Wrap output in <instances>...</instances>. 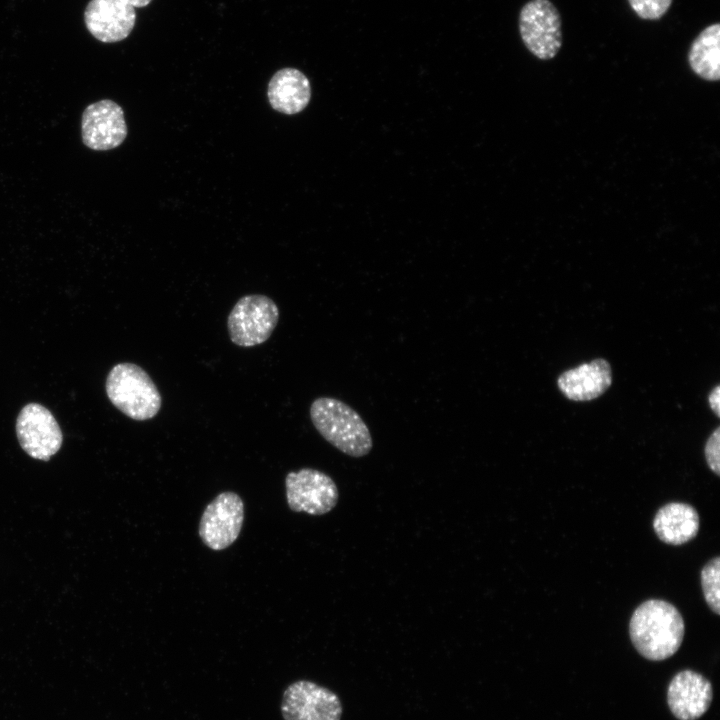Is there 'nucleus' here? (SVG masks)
I'll return each instance as SVG.
<instances>
[{
  "label": "nucleus",
  "instance_id": "1",
  "mask_svg": "<svg viewBox=\"0 0 720 720\" xmlns=\"http://www.w3.org/2000/svg\"><path fill=\"white\" fill-rule=\"evenodd\" d=\"M685 625L675 606L660 599H650L633 612L629 634L636 650L646 659L661 661L680 648Z\"/></svg>",
  "mask_w": 720,
  "mask_h": 720
},
{
  "label": "nucleus",
  "instance_id": "2",
  "mask_svg": "<svg viewBox=\"0 0 720 720\" xmlns=\"http://www.w3.org/2000/svg\"><path fill=\"white\" fill-rule=\"evenodd\" d=\"M311 421L319 434L342 453L360 458L373 447L368 426L351 406L332 397L316 398L310 406Z\"/></svg>",
  "mask_w": 720,
  "mask_h": 720
},
{
  "label": "nucleus",
  "instance_id": "3",
  "mask_svg": "<svg viewBox=\"0 0 720 720\" xmlns=\"http://www.w3.org/2000/svg\"><path fill=\"white\" fill-rule=\"evenodd\" d=\"M110 402L123 414L137 421L154 418L162 398L149 374L140 366L124 362L112 367L105 383Z\"/></svg>",
  "mask_w": 720,
  "mask_h": 720
},
{
  "label": "nucleus",
  "instance_id": "4",
  "mask_svg": "<svg viewBox=\"0 0 720 720\" xmlns=\"http://www.w3.org/2000/svg\"><path fill=\"white\" fill-rule=\"evenodd\" d=\"M279 320L276 303L266 295L250 294L241 297L227 319L230 340L240 347L264 343Z\"/></svg>",
  "mask_w": 720,
  "mask_h": 720
},
{
  "label": "nucleus",
  "instance_id": "5",
  "mask_svg": "<svg viewBox=\"0 0 720 720\" xmlns=\"http://www.w3.org/2000/svg\"><path fill=\"white\" fill-rule=\"evenodd\" d=\"M519 32L526 48L541 60L554 58L562 46L561 17L549 0H530L521 8Z\"/></svg>",
  "mask_w": 720,
  "mask_h": 720
},
{
  "label": "nucleus",
  "instance_id": "6",
  "mask_svg": "<svg viewBox=\"0 0 720 720\" xmlns=\"http://www.w3.org/2000/svg\"><path fill=\"white\" fill-rule=\"evenodd\" d=\"M286 499L294 512L324 515L338 502V488L327 474L313 468H302L287 474Z\"/></svg>",
  "mask_w": 720,
  "mask_h": 720
},
{
  "label": "nucleus",
  "instance_id": "7",
  "mask_svg": "<svg viewBox=\"0 0 720 720\" xmlns=\"http://www.w3.org/2000/svg\"><path fill=\"white\" fill-rule=\"evenodd\" d=\"M244 520L241 497L231 491L218 494L204 509L199 536L212 550H223L238 538Z\"/></svg>",
  "mask_w": 720,
  "mask_h": 720
},
{
  "label": "nucleus",
  "instance_id": "8",
  "mask_svg": "<svg viewBox=\"0 0 720 720\" xmlns=\"http://www.w3.org/2000/svg\"><path fill=\"white\" fill-rule=\"evenodd\" d=\"M280 708L284 720H340L343 712L333 691L308 680L291 683Z\"/></svg>",
  "mask_w": 720,
  "mask_h": 720
},
{
  "label": "nucleus",
  "instance_id": "9",
  "mask_svg": "<svg viewBox=\"0 0 720 720\" xmlns=\"http://www.w3.org/2000/svg\"><path fill=\"white\" fill-rule=\"evenodd\" d=\"M16 434L22 449L32 458L47 461L63 441L62 431L53 414L43 405L29 403L18 414Z\"/></svg>",
  "mask_w": 720,
  "mask_h": 720
},
{
  "label": "nucleus",
  "instance_id": "10",
  "mask_svg": "<svg viewBox=\"0 0 720 720\" xmlns=\"http://www.w3.org/2000/svg\"><path fill=\"white\" fill-rule=\"evenodd\" d=\"M81 133L84 145L106 151L120 146L127 136L123 109L109 99L88 105L82 114Z\"/></svg>",
  "mask_w": 720,
  "mask_h": 720
},
{
  "label": "nucleus",
  "instance_id": "11",
  "mask_svg": "<svg viewBox=\"0 0 720 720\" xmlns=\"http://www.w3.org/2000/svg\"><path fill=\"white\" fill-rule=\"evenodd\" d=\"M712 685L703 675L683 670L671 680L667 702L672 714L679 720H696L710 707Z\"/></svg>",
  "mask_w": 720,
  "mask_h": 720
},
{
  "label": "nucleus",
  "instance_id": "12",
  "mask_svg": "<svg viewBox=\"0 0 720 720\" xmlns=\"http://www.w3.org/2000/svg\"><path fill=\"white\" fill-rule=\"evenodd\" d=\"M88 31L99 41L124 40L134 28L135 9L121 0H91L84 12Z\"/></svg>",
  "mask_w": 720,
  "mask_h": 720
},
{
  "label": "nucleus",
  "instance_id": "13",
  "mask_svg": "<svg viewBox=\"0 0 720 720\" xmlns=\"http://www.w3.org/2000/svg\"><path fill=\"white\" fill-rule=\"evenodd\" d=\"M611 383V366L602 358L566 370L557 380L562 394L572 401L593 400L601 396Z\"/></svg>",
  "mask_w": 720,
  "mask_h": 720
},
{
  "label": "nucleus",
  "instance_id": "14",
  "mask_svg": "<svg viewBox=\"0 0 720 720\" xmlns=\"http://www.w3.org/2000/svg\"><path fill=\"white\" fill-rule=\"evenodd\" d=\"M267 96L274 110L287 115L296 114L304 110L310 101V82L301 71L283 68L269 81Z\"/></svg>",
  "mask_w": 720,
  "mask_h": 720
},
{
  "label": "nucleus",
  "instance_id": "15",
  "mask_svg": "<svg viewBox=\"0 0 720 720\" xmlns=\"http://www.w3.org/2000/svg\"><path fill=\"white\" fill-rule=\"evenodd\" d=\"M653 528L662 542L681 545L697 535L699 515L689 504L668 503L657 511L653 520Z\"/></svg>",
  "mask_w": 720,
  "mask_h": 720
},
{
  "label": "nucleus",
  "instance_id": "16",
  "mask_svg": "<svg viewBox=\"0 0 720 720\" xmlns=\"http://www.w3.org/2000/svg\"><path fill=\"white\" fill-rule=\"evenodd\" d=\"M688 63L691 70L707 81L720 79V24L704 28L693 40Z\"/></svg>",
  "mask_w": 720,
  "mask_h": 720
},
{
  "label": "nucleus",
  "instance_id": "17",
  "mask_svg": "<svg viewBox=\"0 0 720 720\" xmlns=\"http://www.w3.org/2000/svg\"><path fill=\"white\" fill-rule=\"evenodd\" d=\"M701 586L709 608L720 614V558L711 559L701 570Z\"/></svg>",
  "mask_w": 720,
  "mask_h": 720
},
{
  "label": "nucleus",
  "instance_id": "18",
  "mask_svg": "<svg viewBox=\"0 0 720 720\" xmlns=\"http://www.w3.org/2000/svg\"><path fill=\"white\" fill-rule=\"evenodd\" d=\"M637 16L644 20H658L669 10L673 0H627Z\"/></svg>",
  "mask_w": 720,
  "mask_h": 720
},
{
  "label": "nucleus",
  "instance_id": "19",
  "mask_svg": "<svg viewBox=\"0 0 720 720\" xmlns=\"http://www.w3.org/2000/svg\"><path fill=\"white\" fill-rule=\"evenodd\" d=\"M720 428L709 436L705 444V458L709 468L716 474L720 475Z\"/></svg>",
  "mask_w": 720,
  "mask_h": 720
},
{
  "label": "nucleus",
  "instance_id": "20",
  "mask_svg": "<svg viewBox=\"0 0 720 720\" xmlns=\"http://www.w3.org/2000/svg\"><path fill=\"white\" fill-rule=\"evenodd\" d=\"M708 402L712 411L717 417H720V386L717 385L712 389L708 396Z\"/></svg>",
  "mask_w": 720,
  "mask_h": 720
},
{
  "label": "nucleus",
  "instance_id": "21",
  "mask_svg": "<svg viewBox=\"0 0 720 720\" xmlns=\"http://www.w3.org/2000/svg\"><path fill=\"white\" fill-rule=\"evenodd\" d=\"M133 8L147 6L152 0H121Z\"/></svg>",
  "mask_w": 720,
  "mask_h": 720
}]
</instances>
